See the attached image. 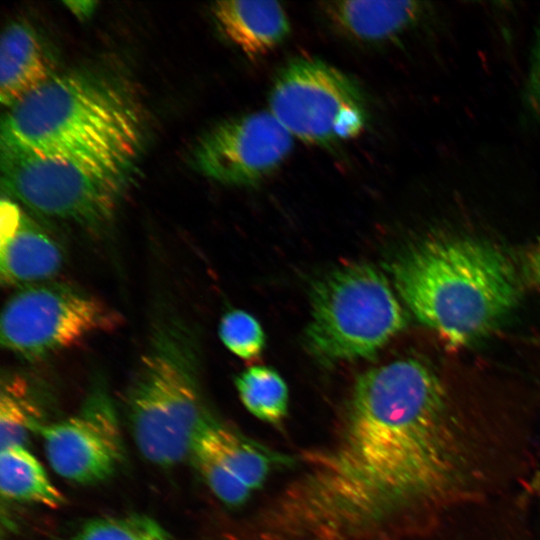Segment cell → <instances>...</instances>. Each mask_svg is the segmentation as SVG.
<instances>
[{
	"instance_id": "12",
	"label": "cell",
	"mask_w": 540,
	"mask_h": 540,
	"mask_svg": "<svg viewBox=\"0 0 540 540\" xmlns=\"http://www.w3.org/2000/svg\"><path fill=\"white\" fill-rule=\"evenodd\" d=\"M329 23L344 36L364 43L392 40L410 29L424 12L416 1H330L321 4Z\"/></svg>"
},
{
	"instance_id": "22",
	"label": "cell",
	"mask_w": 540,
	"mask_h": 540,
	"mask_svg": "<svg viewBox=\"0 0 540 540\" xmlns=\"http://www.w3.org/2000/svg\"><path fill=\"white\" fill-rule=\"evenodd\" d=\"M76 4L78 5V7L70 4L69 2L67 3V5L70 6V9L72 10V12L76 14L77 16H88L93 10V5L95 3L88 1L85 3L84 6H82L84 4V1H80V2H76Z\"/></svg>"
},
{
	"instance_id": "10",
	"label": "cell",
	"mask_w": 540,
	"mask_h": 540,
	"mask_svg": "<svg viewBox=\"0 0 540 540\" xmlns=\"http://www.w3.org/2000/svg\"><path fill=\"white\" fill-rule=\"evenodd\" d=\"M273 455L214 417L196 434L190 457L212 493L239 506L266 480Z\"/></svg>"
},
{
	"instance_id": "3",
	"label": "cell",
	"mask_w": 540,
	"mask_h": 540,
	"mask_svg": "<svg viewBox=\"0 0 540 540\" xmlns=\"http://www.w3.org/2000/svg\"><path fill=\"white\" fill-rule=\"evenodd\" d=\"M174 312L160 311L125 392V411L141 455L160 467L190 456L194 438L213 416L198 382L194 339Z\"/></svg>"
},
{
	"instance_id": "7",
	"label": "cell",
	"mask_w": 540,
	"mask_h": 540,
	"mask_svg": "<svg viewBox=\"0 0 540 540\" xmlns=\"http://www.w3.org/2000/svg\"><path fill=\"white\" fill-rule=\"evenodd\" d=\"M120 316L98 298L70 285L20 287L3 306L0 343L28 361H40L86 337L111 330Z\"/></svg>"
},
{
	"instance_id": "11",
	"label": "cell",
	"mask_w": 540,
	"mask_h": 540,
	"mask_svg": "<svg viewBox=\"0 0 540 540\" xmlns=\"http://www.w3.org/2000/svg\"><path fill=\"white\" fill-rule=\"evenodd\" d=\"M64 250L45 229L8 199L1 202V281L24 287L47 282L64 264Z\"/></svg>"
},
{
	"instance_id": "8",
	"label": "cell",
	"mask_w": 540,
	"mask_h": 540,
	"mask_svg": "<svg viewBox=\"0 0 540 540\" xmlns=\"http://www.w3.org/2000/svg\"><path fill=\"white\" fill-rule=\"evenodd\" d=\"M51 468L73 483L109 479L124 459L120 425L112 400L95 385L74 415L38 430Z\"/></svg>"
},
{
	"instance_id": "1",
	"label": "cell",
	"mask_w": 540,
	"mask_h": 540,
	"mask_svg": "<svg viewBox=\"0 0 540 540\" xmlns=\"http://www.w3.org/2000/svg\"><path fill=\"white\" fill-rule=\"evenodd\" d=\"M144 122L135 98L98 72L52 76L9 108L1 124V153L135 162Z\"/></svg>"
},
{
	"instance_id": "20",
	"label": "cell",
	"mask_w": 540,
	"mask_h": 540,
	"mask_svg": "<svg viewBox=\"0 0 540 540\" xmlns=\"http://www.w3.org/2000/svg\"><path fill=\"white\" fill-rule=\"evenodd\" d=\"M525 98L530 111L540 117V23L530 57Z\"/></svg>"
},
{
	"instance_id": "17",
	"label": "cell",
	"mask_w": 540,
	"mask_h": 540,
	"mask_svg": "<svg viewBox=\"0 0 540 540\" xmlns=\"http://www.w3.org/2000/svg\"><path fill=\"white\" fill-rule=\"evenodd\" d=\"M26 383L18 375L3 376L0 397V448L22 445L29 433L38 431L39 413L26 395Z\"/></svg>"
},
{
	"instance_id": "19",
	"label": "cell",
	"mask_w": 540,
	"mask_h": 540,
	"mask_svg": "<svg viewBox=\"0 0 540 540\" xmlns=\"http://www.w3.org/2000/svg\"><path fill=\"white\" fill-rule=\"evenodd\" d=\"M219 337L233 354L246 360L257 357L265 345L260 323L243 310H231L222 317Z\"/></svg>"
},
{
	"instance_id": "2",
	"label": "cell",
	"mask_w": 540,
	"mask_h": 540,
	"mask_svg": "<svg viewBox=\"0 0 540 540\" xmlns=\"http://www.w3.org/2000/svg\"><path fill=\"white\" fill-rule=\"evenodd\" d=\"M392 275L416 318L453 345L487 333L519 297L508 258L469 236L436 235L415 243L394 260Z\"/></svg>"
},
{
	"instance_id": "13",
	"label": "cell",
	"mask_w": 540,
	"mask_h": 540,
	"mask_svg": "<svg viewBox=\"0 0 540 540\" xmlns=\"http://www.w3.org/2000/svg\"><path fill=\"white\" fill-rule=\"evenodd\" d=\"M211 12L223 34L249 57L272 51L290 32L289 18L276 1H220Z\"/></svg>"
},
{
	"instance_id": "14",
	"label": "cell",
	"mask_w": 540,
	"mask_h": 540,
	"mask_svg": "<svg viewBox=\"0 0 540 540\" xmlns=\"http://www.w3.org/2000/svg\"><path fill=\"white\" fill-rule=\"evenodd\" d=\"M52 66L40 38L24 22L3 31L0 44V100L8 109L52 76Z\"/></svg>"
},
{
	"instance_id": "21",
	"label": "cell",
	"mask_w": 540,
	"mask_h": 540,
	"mask_svg": "<svg viewBox=\"0 0 540 540\" xmlns=\"http://www.w3.org/2000/svg\"><path fill=\"white\" fill-rule=\"evenodd\" d=\"M523 275L530 286L540 288V236L525 255Z\"/></svg>"
},
{
	"instance_id": "5",
	"label": "cell",
	"mask_w": 540,
	"mask_h": 540,
	"mask_svg": "<svg viewBox=\"0 0 540 540\" xmlns=\"http://www.w3.org/2000/svg\"><path fill=\"white\" fill-rule=\"evenodd\" d=\"M134 162L1 153L7 192L34 212L99 229L112 218Z\"/></svg>"
},
{
	"instance_id": "4",
	"label": "cell",
	"mask_w": 540,
	"mask_h": 540,
	"mask_svg": "<svg viewBox=\"0 0 540 540\" xmlns=\"http://www.w3.org/2000/svg\"><path fill=\"white\" fill-rule=\"evenodd\" d=\"M403 326L402 308L387 278L371 265L351 263L314 285L306 343L328 362L367 358Z\"/></svg>"
},
{
	"instance_id": "18",
	"label": "cell",
	"mask_w": 540,
	"mask_h": 540,
	"mask_svg": "<svg viewBox=\"0 0 540 540\" xmlns=\"http://www.w3.org/2000/svg\"><path fill=\"white\" fill-rule=\"evenodd\" d=\"M62 540H172L152 517L139 514L89 519Z\"/></svg>"
},
{
	"instance_id": "6",
	"label": "cell",
	"mask_w": 540,
	"mask_h": 540,
	"mask_svg": "<svg viewBox=\"0 0 540 540\" xmlns=\"http://www.w3.org/2000/svg\"><path fill=\"white\" fill-rule=\"evenodd\" d=\"M269 112L295 138L316 145L350 140L368 114L358 86L337 68L314 58L290 60L276 75Z\"/></svg>"
},
{
	"instance_id": "16",
	"label": "cell",
	"mask_w": 540,
	"mask_h": 540,
	"mask_svg": "<svg viewBox=\"0 0 540 540\" xmlns=\"http://www.w3.org/2000/svg\"><path fill=\"white\" fill-rule=\"evenodd\" d=\"M235 386L245 408L258 419L280 424L286 417L288 388L274 369L260 365L249 367L237 376Z\"/></svg>"
},
{
	"instance_id": "15",
	"label": "cell",
	"mask_w": 540,
	"mask_h": 540,
	"mask_svg": "<svg viewBox=\"0 0 540 540\" xmlns=\"http://www.w3.org/2000/svg\"><path fill=\"white\" fill-rule=\"evenodd\" d=\"M0 491L8 500L54 509L65 503L63 494L50 481L42 464L22 445L1 450Z\"/></svg>"
},
{
	"instance_id": "9",
	"label": "cell",
	"mask_w": 540,
	"mask_h": 540,
	"mask_svg": "<svg viewBox=\"0 0 540 540\" xmlns=\"http://www.w3.org/2000/svg\"><path fill=\"white\" fill-rule=\"evenodd\" d=\"M294 137L268 111L227 119L207 131L194 148L196 168L231 186L255 185L287 159Z\"/></svg>"
}]
</instances>
